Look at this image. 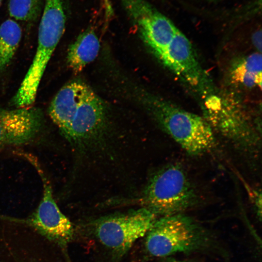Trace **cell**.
<instances>
[{"label": "cell", "instance_id": "6da1fadb", "mask_svg": "<svg viewBox=\"0 0 262 262\" xmlns=\"http://www.w3.org/2000/svg\"><path fill=\"white\" fill-rule=\"evenodd\" d=\"M48 112L63 136L76 145L83 146L95 140L106 126L104 104L80 81L64 85L53 98Z\"/></svg>", "mask_w": 262, "mask_h": 262}, {"label": "cell", "instance_id": "2e32d148", "mask_svg": "<svg viewBox=\"0 0 262 262\" xmlns=\"http://www.w3.org/2000/svg\"><path fill=\"white\" fill-rule=\"evenodd\" d=\"M202 0L212 2H214V1H219V0Z\"/></svg>", "mask_w": 262, "mask_h": 262}, {"label": "cell", "instance_id": "5b68a950", "mask_svg": "<svg viewBox=\"0 0 262 262\" xmlns=\"http://www.w3.org/2000/svg\"><path fill=\"white\" fill-rule=\"evenodd\" d=\"M61 249L22 219L0 215V262H59Z\"/></svg>", "mask_w": 262, "mask_h": 262}, {"label": "cell", "instance_id": "ba28073f", "mask_svg": "<svg viewBox=\"0 0 262 262\" xmlns=\"http://www.w3.org/2000/svg\"><path fill=\"white\" fill-rule=\"evenodd\" d=\"M33 164L42 179L43 193L37 209L28 218L23 219L44 237L67 252V246L74 235V227L55 202L51 185L39 164L36 162Z\"/></svg>", "mask_w": 262, "mask_h": 262}, {"label": "cell", "instance_id": "e0dca14e", "mask_svg": "<svg viewBox=\"0 0 262 262\" xmlns=\"http://www.w3.org/2000/svg\"><path fill=\"white\" fill-rule=\"evenodd\" d=\"M1 3V0H0V6Z\"/></svg>", "mask_w": 262, "mask_h": 262}, {"label": "cell", "instance_id": "52a82bcc", "mask_svg": "<svg viewBox=\"0 0 262 262\" xmlns=\"http://www.w3.org/2000/svg\"><path fill=\"white\" fill-rule=\"evenodd\" d=\"M204 99L206 107L204 118L213 131L246 151H251L259 146V133L243 109L229 107V100L226 95L215 91Z\"/></svg>", "mask_w": 262, "mask_h": 262}, {"label": "cell", "instance_id": "7c38bea8", "mask_svg": "<svg viewBox=\"0 0 262 262\" xmlns=\"http://www.w3.org/2000/svg\"><path fill=\"white\" fill-rule=\"evenodd\" d=\"M21 36V28L14 19H8L0 25V72L12 61Z\"/></svg>", "mask_w": 262, "mask_h": 262}, {"label": "cell", "instance_id": "3957f363", "mask_svg": "<svg viewBox=\"0 0 262 262\" xmlns=\"http://www.w3.org/2000/svg\"><path fill=\"white\" fill-rule=\"evenodd\" d=\"M148 103L162 129L189 154L200 155L214 147V131L204 117L160 98L151 97Z\"/></svg>", "mask_w": 262, "mask_h": 262}, {"label": "cell", "instance_id": "5bb4252c", "mask_svg": "<svg viewBox=\"0 0 262 262\" xmlns=\"http://www.w3.org/2000/svg\"><path fill=\"white\" fill-rule=\"evenodd\" d=\"M44 0H8L9 15L15 19L26 22L34 21L43 11Z\"/></svg>", "mask_w": 262, "mask_h": 262}, {"label": "cell", "instance_id": "8fae6325", "mask_svg": "<svg viewBox=\"0 0 262 262\" xmlns=\"http://www.w3.org/2000/svg\"><path fill=\"white\" fill-rule=\"evenodd\" d=\"M100 48L99 40L92 29H88L77 38L67 50V63L75 73L80 72L97 56Z\"/></svg>", "mask_w": 262, "mask_h": 262}, {"label": "cell", "instance_id": "30bf717a", "mask_svg": "<svg viewBox=\"0 0 262 262\" xmlns=\"http://www.w3.org/2000/svg\"><path fill=\"white\" fill-rule=\"evenodd\" d=\"M230 83L244 89L262 87V54L256 51L235 59L228 71Z\"/></svg>", "mask_w": 262, "mask_h": 262}, {"label": "cell", "instance_id": "8992f818", "mask_svg": "<svg viewBox=\"0 0 262 262\" xmlns=\"http://www.w3.org/2000/svg\"><path fill=\"white\" fill-rule=\"evenodd\" d=\"M157 219L146 208L101 217L91 224L93 235L115 260L122 258L139 239L145 236Z\"/></svg>", "mask_w": 262, "mask_h": 262}, {"label": "cell", "instance_id": "277c9868", "mask_svg": "<svg viewBox=\"0 0 262 262\" xmlns=\"http://www.w3.org/2000/svg\"><path fill=\"white\" fill-rule=\"evenodd\" d=\"M143 198L145 208L161 216L182 213L197 201V193L187 174L181 166L173 164L153 175Z\"/></svg>", "mask_w": 262, "mask_h": 262}, {"label": "cell", "instance_id": "7a4b0ae2", "mask_svg": "<svg viewBox=\"0 0 262 262\" xmlns=\"http://www.w3.org/2000/svg\"><path fill=\"white\" fill-rule=\"evenodd\" d=\"M145 236L147 252L157 258L203 250L212 243L209 232L183 213L157 218Z\"/></svg>", "mask_w": 262, "mask_h": 262}, {"label": "cell", "instance_id": "9a60e30c", "mask_svg": "<svg viewBox=\"0 0 262 262\" xmlns=\"http://www.w3.org/2000/svg\"><path fill=\"white\" fill-rule=\"evenodd\" d=\"M164 262H189L186 261H181L176 260L172 258H167Z\"/></svg>", "mask_w": 262, "mask_h": 262}, {"label": "cell", "instance_id": "4fadbf2b", "mask_svg": "<svg viewBox=\"0 0 262 262\" xmlns=\"http://www.w3.org/2000/svg\"><path fill=\"white\" fill-rule=\"evenodd\" d=\"M66 22L65 0H44L39 27L64 32Z\"/></svg>", "mask_w": 262, "mask_h": 262}, {"label": "cell", "instance_id": "9c48e42d", "mask_svg": "<svg viewBox=\"0 0 262 262\" xmlns=\"http://www.w3.org/2000/svg\"><path fill=\"white\" fill-rule=\"evenodd\" d=\"M42 110L26 107L0 108V147L19 146L33 140L44 124Z\"/></svg>", "mask_w": 262, "mask_h": 262}]
</instances>
